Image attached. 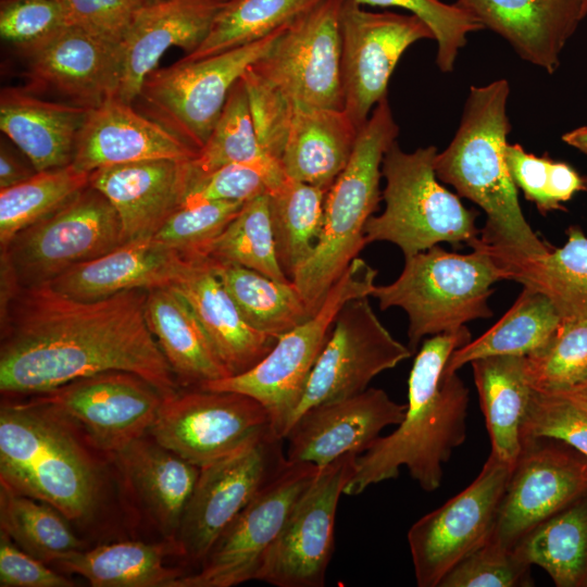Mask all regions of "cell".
<instances>
[{"instance_id": "1", "label": "cell", "mask_w": 587, "mask_h": 587, "mask_svg": "<svg viewBox=\"0 0 587 587\" xmlns=\"http://www.w3.org/2000/svg\"><path fill=\"white\" fill-rule=\"evenodd\" d=\"M147 290L83 301L48 284L0 300V391L32 396L89 375L124 371L162 396L179 384L146 319Z\"/></svg>"}, {"instance_id": "2", "label": "cell", "mask_w": 587, "mask_h": 587, "mask_svg": "<svg viewBox=\"0 0 587 587\" xmlns=\"http://www.w3.org/2000/svg\"><path fill=\"white\" fill-rule=\"evenodd\" d=\"M472 340L466 326L427 338L413 362L403 420L355 459L344 494L358 496L397 478L401 467L425 491L441 485L444 465L466 438L470 392L457 373L445 375L451 353Z\"/></svg>"}, {"instance_id": "3", "label": "cell", "mask_w": 587, "mask_h": 587, "mask_svg": "<svg viewBox=\"0 0 587 587\" xmlns=\"http://www.w3.org/2000/svg\"><path fill=\"white\" fill-rule=\"evenodd\" d=\"M509 95L504 78L471 86L459 127L434 161L438 179L485 212L486 224L476 241L502 268L551 249L525 220L507 163Z\"/></svg>"}, {"instance_id": "4", "label": "cell", "mask_w": 587, "mask_h": 587, "mask_svg": "<svg viewBox=\"0 0 587 587\" xmlns=\"http://www.w3.org/2000/svg\"><path fill=\"white\" fill-rule=\"evenodd\" d=\"M324 0L287 25L274 47L242 75L264 151L279 161L296 110L344 109L340 13Z\"/></svg>"}, {"instance_id": "5", "label": "cell", "mask_w": 587, "mask_h": 587, "mask_svg": "<svg viewBox=\"0 0 587 587\" xmlns=\"http://www.w3.org/2000/svg\"><path fill=\"white\" fill-rule=\"evenodd\" d=\"M72 424L27 400L0 410V483L54 507L70 521L91 515L99 474Z\"/></svg>"}, {"instance_id": "6", "label": "cell", "mask_w": 587, "mask_h": 587, "mask_svg": "<svg viewBox=\"0 0 587 587\" xmlns=\"http://www.w3.org/2000/svg\"><path fill=\"white\" fill-rule=\"evenodd\" d=\"M398 135L386 97L359 129L348 164L326 191L320 239L291 279L312 313L366 245L365 224L382 200L383 159Z\"/></svg>"}, {"instance_id": "7", "label": "cell", "mask_w": 587, "mask_h": 587, "mask_svg": "<svg viewBox=\"0 0 587 587\" xmlns=\"http://www.w3.org/2000/svg\"><path fill=\"white\" fill-rule=\"evenodd\" d=\"M473 251L459 254L434 246L404 258L398 278L375 286L379 308L398 307L409 319L408 347L416 351L426 336L453 332L466 323L492 316L491 286L507 279L505 271L476 240Z\"/></svg>"}, {"instance_id": "8", "label": "cell", "mask_w": 587, "mask_h": 587, "mask_svg": "<svg viewBox=\"0 0 587 587\" xmlns=\"http://www.w3.org/2000/svg\"><path fill=\"white\" fill-rule=\"evenodd\" d=\"M437 152L435 146L412 152L397 141L390 146L382 163L385 209L365 224L366 245L388 241L408 258L439 242L470 245L479 237L476 213L440 184L434 167Z\"/></svg>"}, {"instance_id": "9", "label": "cell", "mask_w": 587, "mask_h": 587, "mask_svg": "<svg viewBox=\"0 0 587 587\" xmlns=\"http://www.w3.org/2000/svg\"><path fill=\"white\" fill-rule=\"evenodd\" d=\"M376 275L377 271L358 257L328 290L320 309L282 335L253 367L201 388L239 392L255 399L267 411L273 432L284 439L337 314L349 300L372 296Z\"/></svg>"}, {"instance_id": "10", "label": "cell", "mask_w": 587, "mask_h": 587, "mask_svg": "<svg viewBox=\"0 0 587 587\" xmlns=\"http://www.w3.org/2000/svg\"><path fill=\"white\" fill-rule=\"evenodd\" d=\"M287 25L270 35L208 58L179 60L145 79L133 104L199 151L236 82L276 43Z\"/></svg>"}, {"instance_id": "11", "label": "cell", "mask_w": 587, "mask_h": 587, "mask_svg": "<svg viewBox=\"0 0 587 587\" xmlns=\"http://www.w3.org/2000/svg\"><path fill=\"white\" fill-rule=\"evenodd\" d=\"M123 243L120 217L108 198L88 185L66 204L17 233L1 248L21 287L49 284L70 268Z\"/></svg>"}, {"instance_id": "12", "label": "cell", "mask_w": 587, "mask_h": 587, "mask_svg": "<svg viewBox=\"0 0 587 587\" xmlns=\"http://www.w3.org/2000/svg\"><path fill=\"white\" fill-rule=\"evenodd\" d=\"M283 442L270 430L200 469L175 539L183 558L202 564L230 522L287 465Z\"/></svg>"}, {"instance_id": "13", "label": "cell", "mask_w": 587, "mask_h": 587, "mask_svg": "<svg viewBox=\"0 0 587 587\" xmlns=\"http://www.w3.org/2000/svg\"><path fill=\"white\" fill-rule=\"evenodd\" d=\"M270 430L268 413L255 399L197 387L163 398L149 433L158 444L201 469Z\"/></svg>"}, {"instance_id": "14", "label": "cell", "mask_w": 587, "mask_h": 587, "mask_svg": "<svg viewBox=\"0 0 587 587\" xmlns=\"http://www.w3.org/2000/svg\"><path fill=\"white\" fill-rule=\"evenodd\" d=\"M511 469L490 453L464 490L410 527L408 544L419 587H439L458 562L490 538Z\"/></svg>"}, {"instance_id": "15", "label": "cell", "mask_w": 587, "mask_h": 587, "mask_svg": "<svg viewBox=\"0 0 587 587\" xmlns=\"http://www.w3.org/2000/svg\"><path fill=\"white\" fill-rule=\"evenodd\" d=\"M359 454L350 452L319 467L291 508L255 580L276 587H322L335 542L338 501Z\"/></svg>"}, {"instance_id": "16", "label": "cell", "mask_w": 587, "mask_h": 587, "mask_svg": "<svg viewBox=\"0 0 587 587\" xmlns=\"http://www.w3.org/2000/svg\"><path fill=\"white\" fill-rule=\"evenodd\" d=\"M317 472L313 463L288 461L220 535L198 571L172 587H233L255 580L291 508Z\"/></svg>"}, {"instance_id": "17", "label": "cell", "mask_w": 587, "mask_h": 587, "mask_svg": "<svg viewBox=\"0 0 587 587\" xmlns=\"http://www.w3.org/2000/svg\"><path fill=\"white\" fill-rule=\"evenodd\" d=\"M490 539L514 547L539 523L587 492V457L550 437L522 438Z\"/></svg>"}, {"instance_id": "18", "label": "cell", "mask_w": 587, "mask_h": 587, "mask_svg": "<svg viewBox=\"0 0 587 587\" xmlns=\"http://www.w3.org/2000/svg\"><path fill=\"white\" fill-rule=\"evenodd\" d=\"M342 107L358 128L387 97L401 55L414 42L434 39L415 15L370 12L345 0L340 13Z\"/></svg>"}, {"instance_id": "19", "label": "cell", "mask_w": 587, "mask_h": 587, "mask_svg": "<svg viewBox=\"0 0 587 587\" xmlns=\"http://www.w3.org/2000/svg\"><path fill=\"white\" fill-rule=\"evenodd\" d=\"M163 398L142 377L109 371L32 395L27 401L52 409L78 425L97 448L117 453L149 433Z\"/></svg>"}, {"instance_id": "20", "label": "cell", "mask_w": 587, "mask_h": 587, "mask_svg": "<svg viewBox=\"0 0 587 587\" xmlns=\"http://www.w3.org/2000/svg\"><path fill=\"white\" fill-rule=\"evenodd\" d=\"M412 353L383 325L369 297L349 300L337 314L314 364L292 424L313 405L364 391L375 376Z\"/></svg>"}, {"instance_id": "21", "label": "cell", "mask_w": 587, "mask_h": 587, "mask_svg": "<svg viewBox=\"0 0 587 587\" xmlns=\"http://www.w3.org/2000/svg\"><path fill=\"white\" fill-rule=\"evenodd\" d=\"M405 410L407 404L379 388L313 405L297 417L284 438L287 460L322 467L344 454H361L384 428L398 425Z\"/></svg>"}, {"instance_id": "22", "label": "cell", "mask_w": 587, "mask_h": 587, "mask_svg": "<svg viewBox=\"0 0 587 587\" xmlns=\"http://www.w3.org/2000/svg\"><path fill=\"white\" fill-rule=\"evenodd\" d=\"M27 58L29 90L52 91L89 110L116 97L121 46L67 26Z\"/></svg>"}, {"instance_id": "23", "label": "cell", "mask_w": 587, "mask_h": 587, "mask_svg": "<svg viewBox=\"0 0 587 587\" xmlns=\"http://www.w3.org/2000/svg\"><path fill=\"white\" fill-rule=\"evenodd\" d=\"M226 0H152L140 5L121 42L116 99L133 104L148 75L171 47L193 52ZM185 54V55H186Z\"/></svg>"}, {"instance_id": "24", "label": "cell", "mask_w": 587, "mask_h": 587, "mask_svg": "<svg viewBox=\"0 0 587 587\" xmlns=\"http://www.w3.org/2000/svg\"><path fill=\"white\" fill-rule=\"evenodd\" d=\"M191 178V160L160 159L96 170L89 185L115 209L124 243L152 237L184 203Z\"/></svg>"}, {"instance_id": "25", "label": "cell", "mask_w": 587, "mask_h": 587, "mask_svg": "<svg viewBox=\"0 0 587 587\" xmlns=\"http://www.w3.org/2000/svg\"><path fill=\"white\" fill-rule=\"evenodd\" d=\"M198 151L140 113L111 98L91 109L78 135L72 165L96 170L149 160H192Z\"/></svg>"}, {"instance_id": "26", "label": "cell", "mask_w": 587, "mask_h": 587, "mask_svg": "<svg viewBox=\"0 0 587 587\" xmlns=\"http://www.w3.org/2000/svg\"><path fill=\"white\" fill-rule=\"evenodd\" d=\"M195 258L168 248L153 237L139 238L70 268L48 285L83 301L135 289L168 287L186 274Z\"/></svg>"}, {"instance_id": "27", "label": "cell", "mask_w": 587, "mask_h": 587, "mask_svg": "<svg viewBox=\"0 0 587 587\" xmlns=\"http://www.w3.org/2000/svg\"><path fill=\"white\" fill-rule=\"evenodd\" d=\"M505 39L524 61L554 73L560 55L586 16L584 0H457Z\"/></svg>"}, {"instance_id": "28", "label": "cell", "mask_w": 587, "mask_h": 587, "mask_svg": "<svg viewBox=\"0 0 587 587\" xmlns=\"http://www.w3.org/2000/svg\"><path fill=\"white\" fill-rule=\"evenodd\" d=\"M171 287L193 313L229 376L253 367L276 344L278 338L245 321L207 258L196 255L190 268Z\"/></svg>"}, {"instance_id": "29", "label": "cell", "mask_w": 587, "mask_h": 587, "mask_svg": "<svg viewBox=\"0 0 587 587\" xmlns=\"http://www.w3.org/2000/svg\"><path fill=\"white\" fill-rule=\"evenodd\" d=\"M89 109L45 100L27 88H4L0 129L37 172L72 164Z\"/></svg>"}, {"instance_id": "30", "label": "cell", "mask_w": 587, "mask_h": 587, "mask_svg": "<svg viewBox=\"0 0 587 587\" xmlns=\"http://www.w3.org/2000/svg\"><path fill=\"white\" fill-rule=\"evenodd\" d=\"M359 129L344 109L296 110L279 159L285 176L328 190L348 164Z\"/></svg>"}, {"instance_id": "31", "label": "cell", "mask_w": 587, "mask_h": 587, "mask_svg": "<svg viewBox=\"0 0 587 587\" xmlns=\"http://www.w3.org/2000/svg\"><path fill=\"white\" fill-rule=\"evenodd\" d=\"M116 455L161 532L175 542L200 467L164 448L153 438L148 440L143 436Z\"/></svg>"}, {"instance_id": "32", "label": "cell", "mask_w": 587, "mask_h": 587, "mask_svg": "<svg viewBox=\"0 0 587 587\" xmlns=\"http://www.w3.org/2000/svg\"><path fill=\"white\" fill-rule=\"evenodd\" d=\"M146 319L179 385L229 376L185 300L171 287L147 290Z\"/></svg>"}, {"instance_id": "33", "label": "cell", "mask_w": 587, "mask_h": 587, "mask_svg": "<svg viewBox=\"0 0 587 587\" xmlns=\"http://www.w3.org/2000/svg\"><path fill=\"white\" fill-rule=\"evenodd\" d=\"M470 364L491 454L513 466L522 448L521 426L532 392L526 355H490Z\"/></svg>"}, {"instance_id": "34", "label": "cell", "mask_w": 587, "mask_h": 587, "mask_svg": "<svg viewBox=\"0 0 587 587\" xmlns=\"http://www.w3.org/2000/svg\"><path fill=\"white\" fill-rule=\"evenodd\" d=\"M513 551L558 587H587V492L539 523Z\"/></svg>"}, {"instance_id": "35", "label": "cell", "mask_w": 587, "mask_h": 587, "mask_svg": "<svg viewBox=\"0 0 587 587\" xmlns=\"http://www.w3.org/2000/svg\"><path fill=\"white\" fill-rule=\"evenodd\" d=\"M562 319L541 292L523 287L508 312L487 332L454 350L444 374L457 373L465 364L490 355H527L542 347Z\"/></svg>"}, {"instance_id": "36", "label": "cell", "mask_w": 587, "mask_h": 587, "mask_svg": "<svg viewBox=\"0 0 587 587\" xmlns=\"http://www.w3.org/2000/svg\"><path fill=\"white\" fill-rule=\"evenodd\" d=\"M167 548L141 541L108 544L78 550L54 564L95 587H172L185 573L165 565Z\"/></svg>"}, {"instance_id": "37", "label": "cell", "mask_w": 587, "mask_h": 587, "mask_svg": "<svg viewBox=\"0 0 587 587\" xmlns=\"http://www.w3.org/2000/svg\"><path fill=\"white\" fill-rule=\"evenodd\" d=\"M210 262L245 321L259 332L279 338L314 314L292 282H278L237 264Z\"/></svg>"}, {"instance_id": "38", "label": "cell", "mask_w": 587, "mask_h": 587, "mask_svg": "<svg viewBox=\"0 0 587 587\" xmlns=\"http://www.w3.org/2000/svg\"><path fill=\"white\" fill-rule=\"evenodd\" d=\"M503 270L507 279L544 294L562 320L587 319V237L580 228L571 226L562 247Z\"/></svg>"}, {"instance_id": "39", "label": "cell", "mask_w": 587, "mask_h": 587, "mask_svg": "<svg viewBox=\"0 0 587 587\" xmlns=\"http://www.w3.org/2000/svg\"><path fill=\"white\" fill-rule=\"evenodd\" d=\"M326 191L285 177L267 192L277 260L290 280L317 245Z\"/></svg>"}, {"instance_id": "40", "label": "cell", "mask_w": 587, "mask_h": 587, "mask_svg": "<svg viewBox=\"0 0 587 587\" xmlns=\"http://www.w3.org/2000/svg\"><path fill=\"white\" fill-rule=\"evenodd\" d=\"M233 163L264 170L273 180V188L286 177L279 163L260 143L242 77L232 87L210 136L191 160L196 175Z\"/></svg>"}, {"instance_id": "41", "label": "cell", "mask_w": 587, "mask_h": 587, "mask_svg": "<svg viewBox=\"0 0 587 587\" xmlns=\"http://www.w3.org/2000/svg\"><path fill=\"white\" fill-rule=\"evenodd\" d=\"M0 526L21 549L45 563L82 550L67 519L51 504L0 483Z\"/></svg>"}, {"instance_id": "42", "label": "cell", "mask_w": 587, "mask_h": 587, "mask_svg": "<svg viewBox=\"0 0 587 587\" xmlns=\"http://www.w3.org/2000/svg\"><path fill=\"white\" fill-rule=\"evenodd\" d=\"M324 0H226L201 45L182 61L208 58L257 41Z\"/></svg>"}, {"instance_id": "43", "label": "cell", "mask_w": 587, "mask_h": 587, "mask_svg": "<svg viewBox=\"0 0 587 587\" xmlns=\"http://www.w3.org/2000/svg\"><path fill=\"white\" fill-rule=\"evenodd\" d=\"M90 173L72 164L35 173L0 189V247L21 230L53 213L89 185Z\"/></svg>"}, {"instance_id": "44", "label": "cell", "mask_w": 587, "mask_h": 587, "mask_svg": "<svg viewBox=\"0 0 587 587\" xmlns=\"http://www.w3.org/2000/svg\"><path fill=\"white\" fill-rule=\"evenodd\" d=\"M198 255L291 282L277 260L267 193L247 201L223 232Z\"/></svg>"}, {"instance_id": "45", "label": "cell", "mask_w": 587, "mask_h": 587, "mask_svg": "<svg viewBox=\"0 0 587 587\" xmlns=\"http://www.w3.org/2000/svg\"><path fill=\"white\" fill-rule=\"evenodd\" d=\"M526 369L534 389L578 385L587 374V319L562 320L549 340L526 355Z\"/></svg>"}, {"instance_id": "46", "label": "cell", "mask_w": 587, "mask_h": 587, "mask_svg": "<svg viewBox=\"0 0 587 587\" xmlns=\"http://www.w3.org/2000/svg\"><path fill=\"white\" fill-rule=\"evenodd\" d=\"M505 159L515 186L541 213L562 209L563 202L587 190V179L570 164L537 157L520 143L508 142Z\"/></svg>"}, {"instance_id": "47", "label": "cell", "mask_w": 587, "mask_h": 587, "mask_svg": "<svg viewBox=\"0 0 587 587\" xmlns=\"http://www.w3.org/2000/svg\"><path fill=\"white\" fill-rule=\"evenodd\" d=\"M550 437L587 457V397L574 389L532 388L521 426V439Z\"/></svg>"}, {"instance_id": "48", "label": "cell", "mask_w": 587, "mask_h": 587, "mask_svg": "<svg viewBox=\"0 0 587 587\" xmlns=\"http://www.w3.org/2000/svg\"><path fill=\"white\" fill-rule=\"evenodd\" d=\"M361 5L397 7L419 17L437 42L436 64L442 73L453 71L459 51L471 33L484 26L455 2L441 0H355Z\"/></svg>"}, {"instance_id": "49", "label": "cell", "mask_w": 587, "mask_h": 587, "mask_svg": "<svg viewBox=\"0 0 587 587\" xmlns=\"http://www.w3.org/2000/svg\"><path fill=\"white\" fill-rule=\"evenodd\" d=\"M242 202L204 201L180 205L152 236L187 255H198L240 211Z\"/></svg>"}, {"instance_id": "50", "label": "cell", "mask_w": 587, "mask_h": 587, "mask_svg": "<svg viewBox=\"0 0 587 587\" xmlns=\"http://www.w3.org/2000/svg\"><path fill=\"white\" fill-rule=\"evenodd\" d=\"M530 567L512 549L489 538L458 562L439 587H528L534 585Z\"/></svg>"}, {"instance_id": "51", "label": "cell", "mask_w": 587, "mask_h": 587, "mask_svg": "<svg viewBox=\"0 0 587 587\" xmlns=\"http://www.w3.org/2000/svg\"><path fill=\"white\" fill-rule=\"evenodd\" d=\"M67 27L62 0H1V38L25 55Z\"/></svg>"}, {"instance_id": "52", "label": "cell", "mask_w": 587, "mask_h": 587, "mask_svg": "<svg viewBox=\"0 0 587 587\" xmlns=\"http://www.w3.org/2000/svg\"><path fill=\"white\" fill-rule=\"evenodd\" d=\"M273 187V180L264 170L250 164L233 163L205 174H192L183 204L204 201L246 203L267 193Z\"/></svg>"}, {"instance_id": "53", "label": "cell", "mask_w": 587, "mask_h": 587, "mask_svg": "<svg viewBox=\"0 0 587 587\" xmlns=\"http://www.w3.org/2000/svg\"><path fill=\"white\" fill-rule=\"evenodd\" d=\"M67 26L121 46L142 0H62Z\"/></svg>"}, {"instance_id": "54", "label": "cell", "mask_w": 587, "mask_h": 587, "mask_svg": "<svg viewBox=\"0 0 587 587\" xmlns=\"http://www.w3.org/2000/svg\"><path fill=\"white\" fill-rule=\"evenodd\" d=\"M1 587H73L75 583L21 549L0 530Z\"/></svg>"}, {"instance_id": "55", "label": "cell", "mask_w": 587, "mask_h": 587, "mask_svg": "<svg viewBox=\"0 0 587 587\" xmlns=\"http://www.w3.org/2000/svg\"><path fill=\"white\" fill-rule=\"evenodd\" d=\"M37 171L29 161H23L22 157L13 151V148L1 141L0 146V189L17 185Z\"/></svg>"}, {"instance_id": "56", "label": "cell", "mask_w": 587, "mask_h": 587, "mask_svg": "<svg viewBox=\"0 0 587 587\" xmlns=\"http://www.w3.org/2000/svg\"><path fill=\"white\" fill-rule=\"evenodd\" d=\"M564 143L587 154V126H580L562 135Z\"/></svg>"}, {"instance_id": "57", "label": "cell", "mask_w": 587, "mask_h": 587, "mask_svg": "<svg viewBox=\"0 0 587 587\" xmlns=\"http://www.w3.org/2000/svg\"><path fill=\"white\" fill-rule=\"evenodd\" d=\"M569 389H574L587 397V384L578 385Z\"/></svg>"}, {"instance_id": "58", "label": "cell", "mask_w": 587, "mask_h": 587, "mask_svg": "<svg viewBox=\"0 0 587 587\" xmlns=\"http://www.w3.org/2000/svg\"><path fill=\"white\" fill-rule=\"evenodd\" d=\"M584 8H585V12L587 14V0H584Z\"/></svg>"}, {"instance_id": "59", "label": "cell", "mask_w": 587, "mask_h": 587, "mask_svg": "<svg viewBox=\"0 0 587 587\" xmlns=\"http://www.w3.org/2000/svg\"><path fill=\"white\" fill-rule=\"evenodd\" d=\"M142 1H145V2H149V1H152V0H142Z\"/></svg>"}]
</instances>
